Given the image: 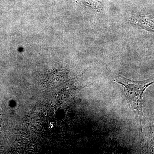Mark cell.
<instances>
[{
  "instance_id": "6da1fadb",
  "label": "cell",
  "mask_w": 154,
  "mask_h": 154,
  "mask_svg": "<svg viewBox=\"0 0 154 154\" xmlns=\"http://www.w3.org/2000/svg\"><path fill=\"white\" fill-rule=\"evenodd\" d=\"M115 82L124 89V95L130 108L134 113L140 140H143L142 131L143 94L149 86L154 83V75L148 79L135 81L121 75L116 78Z\"/></svg>"
},
{
  "instance_id": "7a4b0ae2",
  "label": "cell",
  "mask_w": 154,
  "mask_h": 154,
  "mask_svg": "<svg viewBox=\"0 0 154 154\" xmlns=\"http://www.w3.org/2000/svg\"><path fill=\"white\" fill-rule=\"evenodd\" d=\"M147 148L149 152L154 153V125L150 128V132L147 144Z\"/></svg>"
},
{
  "instance_id": "3957f363",
  "label": "cell",
  "mask_w": 154,
  "mask_h": 154,
  "mask_svg": "<svg viewBox=\"0 0 154 154\" xmlns=\"http://www.w3.org/2000/svg\"><path fill=\"white\" fill-rule=\"evenodd\" d=\"M2 126L1 125H0V131H2Z\"/></svg>"
}]
</instances>
